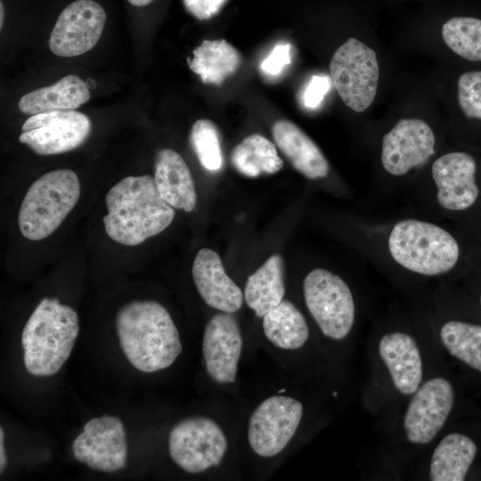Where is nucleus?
Returning <instances> with one entry per match:
<instances>
[{
	"mask_svg": "<svg viewBox=\"0 0 481 481\" xmlns=\"http://www.w3.org/2000/svg\"><path fill=\"white\" fill-rule=\"evenodd\" d=\"M228 440L213 419L193 416L177 422L168 436V452L173 461L190 474L217 467L224 460Z\"/></svg>",
	"mask_w": 481,
	"mask_h": 481,
	"instance_id": "obj_10",
	"label": "nucleus"
},
{
	"mask_svg": "<svg viewBox=\"0 0 481 481\" xmlns=\"http://www.w3.org/2000/svg\"><path fill=\"white\" fill-rule=\"evenodd\" d=\"M226 0H183V4L192 15L199 20H208L216 15Z\"/></svg>",
	"mask_w": 481,
	"mask_h": 481,
	"instance_id": "obj_33",
	"label": "nucleus"
},
{
	"mask_svg": "<svg viewBox=\"0 0 481 481\" xmlns=\"http://www.w3.org/2000/svg\"><path fill=\"white\" fill-rule=\"evenodd\" d=\"M154 182L161 198L171 207L192 212L197 201L194 182L182 156L171 150H160L156 156Z\"/></svg>",
	"mask_w": 481,
	"mask_h": 481,
	"instance_id": "obj_20",
	"label": "nucleus"
},
{
	"mask_svg": "<svg viewBox=\"0 0 481 481\" xmlns=\"http://www.w3.org/2000/svg\"><path fill=\"white\" fill-rule=\"evenodd\" d=\"M357 227L359 249L386 272L442 279L463 263V244L442 222L414 215L386 221L368 219Z\"/></svg>",
	"mask_w": 481,
	"mask_h": 481,
	"instance_id": "obj_1",
	"label": "nucleus"
},
{
	"mask_svg": "<svg viewBox=\"0 0 481 481\" xmlns=\"http://www.w3.org/2000/svg\"><path fill=\"white\" fill-rule=\"evenodd\" d=\"M3 21H4V6L3 2H0V28L3 27Z\"/></svg>",
	"mask_w": 481,
	"mask_h": 481,
	"instance_id": "obj_36",
	"label": "nucleus"
},
{
	"mask_svg": "<svg viewBox=\"0 0 481 481\" xmlns=\"http://www.w3.org/2000/svg\"><path fill=\"white\" fill-rule=\"evenodd\" d=\"M80 196V183L70 169L50 171L37 178L21 202L18 224L30 240L51 235L74 208Z\"/></svg>",
	"mask_w": 481,
	"mask_h": 481,
	"instance_id": "obj_7",
	"label": "nucleus"
},
{
	"mask_svg": "<svg viewBox=\"0 0 481 481\" xmlns=\"http://www.w3.org/2000/svg\"><path fill=\"white\" fill-rule=\"evenodd\" d=\"M265 338L282 350L303 347L310 336V330L302 312L290 301L282 300L262 317Z\"/></svg>",
	"mask_w": 481,
	"mask_h": 481,
	"instance_id": "obj_24",
	"label": "nucleus"
},
{
	"mask_svg": "<svg viewBox=\"0 0 481 481\" xmlns=\"http://www.w3.org/2000/svg\"><path fill=\"white\" fill-rule=\"evenodd\" d=\"M72 452L77 461L95 470L110 473L125 468L127 445L122 420L110 415L91 419L73 441Z\"/></svg>",
	"mask_w": 481,
	"mask_h": 481,
	"instance_id": "obj_13",
	"label": "nucleus"
},
{
	"mask_svg": "<svg viewBox=\"0 0 481 481\" xmlns=\"http://www.w3.org/2000/svg\"><path fill=\"white\" fill-rule=\"evenodd\" d=\"M378 350L395 387L403 395H412L423 377L421 355L414 338L401 330L385 333Z\"/></svg>",
	"mask_w": 481,
	"mask_h": 481,
	"instance_id": "obj_18",
	"label": "nucleus"
},
{
	"mask_svg": "<svg viewBox=\"0 0 481 481\" xmlns=\"http://www.w3.org/2000/svg\"><path fill=\"white\" fill-rule=\"evenodd\" d=\"M190 143L200 163L208 171H218L223 164L219 132L208 119H199L190 131Z\"/></svg>",
	"mask_w": 481,
	"mask_h": 481,
	"instance_id": "obj_29",
	"label": "nucleus"
},
{
	"mask_svg": "<svg viewBox=\"0 0 481 481\" xmlns=\"http://www.w3.org/2000/svg\"><path fill=\"white\" fill-rule=\"evenodd\" d=\"M329 84L326 77H313L302 94L304 106L309 109L317 107L329 89Z\"/></svg>",
	"mask_w": 481,
	"mask_h": 481,
	"instance_id": "obj_32",
	"label": "nucleus"
},
{
	"mask_svg": "<svg viewBox=\"0 0 481 481\" xmlns=\"http://www.w3.org/2000/svg\"><path fill=\"white\" fill-rule=\"evenodd\" d=\"M92 128L90 118L77 110H53L30 116L19 136L39 155L70 151L85 143Z\"/></svg>",
	"mask_w": 481,
	"mask_h": 481,
	"instance_id": "obj_12",
	"label": "nucleus"
},
{
	"mask_svg": "<svg viewBox=\"0 0 481 481\" xmlns=\"http://www.w3.org/2000/svg\"><path fill=\"white\" fill-rule=\"evenodd\" d=\"M479 303H480V306H481V295H480V298H479Z\"/></svg>",
	"mask_w": 481,
	"mask_h": 481,
	"instance_id": "obj_37",
	"label": "nucleus"
},
{
	"mask_svg": "<svg viewBox=\"0 0 481 481\" xmlns=\"http://www.w3.org/2000/svg\"><path fill=\"white\" fill-rule=\"evenodd\" d=\"M243 339L237 319L219 312L207 322L202 336V356L208 377L218 384L235 382Z\"/></svg>",
	"mask_w": 481,
	"mask_h": 481,
	"instance_id": "obj_16",
	"label": "nucleus"
},
{
	"mask_svg": "<svg viewBox=\"0 0 481 481\" xmlns=\"http://www.w3.org/2000/svg\"><path fill=\"white\" fill-rule=\"evenodd\" d=\"M304 413L297 398L276 394L263 400L251 412L247 428L249 445L257 456L279 455L294 437Z\"/></svg>",
	"mask_w": 481,
	"mask_h": 481,
	"instance_id": "obj_11",
	"label": "nucleus"
},
{
	"mask_svg": "<svg viewBox=\"0 0 481 481\" xmlns=\"http://www.w3.org/2000/svg\"><path fill=\"white\" fill-rule=\"evenodd\" d=\"M89 98L87 84L76 75H68L52 86L24 94L19 101V109L30 116L46 111L72 110Z\"/></svg>",
	"mask_w": 481,
	"mask_h": 481,
	"instance_id": "obj_21",
	"label": "nucleus"
},
{
	"mask_svg": "<svg viewBox=\"0 0 481 481\" xmlns=\"http://www.w3.org/2000/svg\"><path fill=\"white\" fill-rule=\"evenodd\" d=\"M79 332L77 312L57 298H43L21 334L26 370L35 376L57 373L69 359Z\"/></svg>",
	"mask_w": 481,
	"mask_h": 481,
	"instance_id": "obj_6",
	"label": "nucleus"
},
{
	"mask_svg": "<svg viewBox=\"0 0 481 481\" xmlns=\"http://www.w3.org/2000/svg\"><path fill=\"white\" fill-rule=\"evenodd\" d=\"M329 70L335 90L351 110L362 113L373 104L380 69L371 45L355 37L346 39L333 53Z\"/></svg>",
	"mask_w": 481,
	"mask_h": 481,
	"instance_id": "obj_9",
	"label": "nucleus"
},
{
	"mask_svg": "<svg viewBox=\"0 0 481 481\" xmlns=\"http://www.w3.org/2000/svg\"><path fill=\"white\" fill-rule=\"evenodd\" d=\"M456 98L464 118L481 121V70H469L460 75Z\"/></svg>",
	"mask_w": 481,
	"mask_h": 481,
	"instance_id": "obj_30",
	"label": "nucleus"
},
{
	"mask_svg": "<svg viewBox=\"0 0 481 481\" xmlns=\"http://www.w3.org/2000/svg\"><path fill=\"white\" fill-rule=\"evenodd\" d=\"M4 428H0V472L2 473L7 464V457L5 453V449L4 445Z\"/></svg>",
	"mask_w": 481,
	"mask_h": 481,
	"instance_id": "obj_34",
	"label": "nucleus"
},
{
	"mask_svg": "<svg viewBox=\"0 0 481 481\" xmlns=\"http://www.w3.org/2000/svg\"><path fill=\"white\" fill-rule=\"evenodd\" d=\"M105 202V232L110 239L126 246L139 245L160 233L171 224L175 215L149 175L121 179L109 190Z\"/></svg>",
	"mask_w": 481,
	"mask_h": 481,
	"instance_id": "obj_5",
	"label": "nucleus"
},
{
	"mask_svg": "<svg viewBox=\"0 0 481 481\" xmlns=\"http://www.w3.org/2000/svg\"><path fill=\"white\" fill-rule=\"evenodd\" d=\"M444 44L456 55L481 61V20L457 16L448 19L441 28Z\"/></svg>",
	"mask_w": 481,
	"mask_h": 481,
	"instance_id": "obj_28",
	"label": "nucleus"
},
{
	"mask_svg": "<svg viewBox=\"0 0 481 481\" xmlns=\"http://www.w3.org/2000/svg\"><path fill=\"white\" fill-rule=\"evenodd\" d=\"M439 338L451 355L481 371V325L447 320L440 326Z\"/></svg>",
	"mask_w": 481,
	"mask_h": 481,
	"instance_id": "obj_27",
	"label": "nucleus"
},
{
	"mask_svg": "<svg viewBox=\"0 0 481 481\" xmlns=\"http://www.w3.org/2000/svg\"><path fill=\"white\" fill-rule=\"evenodd\" d=\"M272 135L277 147L301 175L312 181L329 177L330 166L327 158L296 124L278 119L272 126Z\"/></svg>",
	"mask_w": 481,
	"mask_h": 481,
	"instance_id": "obj_19",
	"label": "nucleus"
},
{
	"mask_svg": "<svg viewBox=\"0 0 481 481\" xmlns=\"http://www.w3.org/2000/svg\"><path fill=\"white\" fill-rule=\"evenodd\" d=\"M478 161L465 151H442L408 190L414 215L443 222L457 219L481 199Z\"/></svg>",
	"mask_w": 481,
	"mask_h": 481,
	"instance_id": "obj_2",
	"label": "nucleus"
},
{
	"mask_svg": "<svg viewBox=\"0 0 481 481\" xmlns=\"http://www.w3.org/2000/svg\"><path fill=\"white\" fill-rule=\"evenodd\" d=\"M292 61V46L289 43L280 42L260 63L259 69L263 76L274 79L280 77Z\"/></svg>",
	"mask_w": 481,
	"mask_h": 481,
	"instance_id": "obj_31",
	"label": "nucleus"
},
{
	"mask_svg": "<svg viewBox=\"0 0 481 481\" xmlns=\"http://www.w3.org/2000/svg\"><path fill=\"white\" fill-rule=\"evenodd\" d=\"M442 128L418 116L396 120L374 146L375 179L385 194L408 192L419 175L442 151Z\"/></svg>",
	"mask_w": 481,
	"mask_h": 481,
	"instance_id": "obj_3",
	"label": "nucleus"
},
{
	"mask_svg": "<svg viewBox=\"0 0 481 481\" xmlns=\"http://www.w3.org/2000/svg\"><path fill=\"white\" fill-rule=\"evenodd\" d=\"M283 262L280 255L271 256L249 276L244 288V300L256 316L262 318L284 298Z\"/></svg>",
	"mask_w": 481,
	"mask_h": 481,
	"instance_id": "obj_23",
	"label": "nucleus"
},
{
	"mask_svg": "<svg viewBox=\"0 0 481 481\" xmlns=\"http://www.w3.org/2000/svg\"><path fill=\"white\" fill-rule=\"evenodd\" d=\"M454 403V389L442 377L432 378L412 394L404 417L408 441L415 444L431 442L445 424Z\"/></svg>",
	"mask_w": 481,
	"mask_h": 481,
	"instance_id": "obj_14",
	"label": "nucleus"
},
{
	"mask_svg": "<svg viewBox=\"0 0 481 481\" xmlns=\"http://www.w3.org/2000/svg\"><path fill=\"white\" fill-rule=\"evenodd\" d=\"M192 273L199 294L208 306L230 314L241 308L243 292L226 274L216 251L208 248L199 250L192 264Z\"/></svg>",
	"mask_w": 481,
	"mask_h": 481,
	"instance_id": "obj_17",
	"label": "nucleus"
},
{
	"mask_svg": "<svg viewBox=\"0 0 481 481\" xmlns=\"http://www.w3.org/2000/svg\"><path fill=\"white\" fill-rule=\"evenodd\" d=\"M106 22L103 8L93 0H77L59 15L49 47L61 57H74L90 51L98 42Z\"/></svg>",
	"mask_w": 481,
	"mask_h": 481,
	"instance_id": "obj_15",
	"label": "nucleus"
},
{
	"mask_svg": "<svg viewBox=\"0 0 481 481\" xmlns=\"http://www.w3.org/2000/svg\"><path fill=\"white\" fill-rule=\"evenodd\" d=\"M127 1L132 5H135V6H137V7H143V6L150 4L154 0H127Z\"/></svg>",
	"mask_w": 481,
	"mask_h": 481,
	"instance_id": "obj_35",
	"label": "nucleus"
},
{
	"mask_svg": "<svg viewBox=\"0 0 481 481\" xmlns=\"http://www.w3.org/2000/svg\"><path fill=\"white\" fill-rule=\"evenodd\" d=\"M231 162L240 174L251 178L274 174L283 166L274 144L258 134L248 135L234 147Z\"/></svg>",
	"mask_w": 481,
	"mask_h": 481,
	"instance_id": "obj_26",
	"label": "nucleus"
},
{
	"mask_svg": "<svg viewBox=\"0 0 481 481\" xmlns=\"http://www.w3.org/2000/svg\"><path fill=\"white\" fill-rule=\"evenodd\" d=\"M303 297L324 337L338 341L349 335L356 307L352 289L340 275L322 267L312 269L303 281Z\"/></svg>",
	"mask_w": 481,
	"mask_h": 481,
	"instance_id": "obj_8",
	"label": "nucleus"
},
{
	"mask_svg": "<svg viewBox=\"0 0 481 481\" xmlns=\"http://www.w3.org/2000/svg\"><path fill=\"white\" fill-rule=\"evenodd\" d=\"M189 68L206 84L221 85L240 64L239 52L226 40H204L188 58Z\"/></svg>",
	"mask_w": 481,
	"mask_h": 481,
	"instance_id": "obj_25",
	"label": "nucleus"
},
{
	"mask_svg": "<svg viewBox=\"0 0 481 481\" xmlns=\"http://www.w3.org/2000/svg\"><path fill=\"white\" fill-rule=\"evenodd\" d=\"M477 447L460 433L445 436L435 448L429 465L432 481H462L476 457Z\"/></svg>",
	"mask_w": 481,
	"mask_h": 481,
	"instance_id": "obj_22",
	"label": "nucleus"
},
{
	"mask_svg": "<svg viewBox=\"0 0 481 481\" xmlns=\"http://www.w3.org/2000/svg\"><path fill=\"white\" fill-rule=\"evenodd\" d=\"M116 330L128 362L143 372L171 366L183 351L179 331L168 311L157 301L134 300L119 308Z\"/></svg>",
	"mask_w": 481,
	"mask_h": 481,
	"instance_id": "obj_4",
	"label": "nucleus"
}]
</instances>
